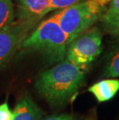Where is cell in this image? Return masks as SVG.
Listing matches in <instances>:
<instances>
[{
	"mask_svg": "<svg viewBox=\"0 0 119 120\" xmlns=\"http://www.w3.org/2000/svg\"><path fill=\"white\" fill-rule=\"evenodd\" d=\"M84 75L85 70L65 60L40 74L35 89L50 105L60 106L77 93Z\"/></svg>",
	"mask_w": 119,
	"mask_h": 120,
	"instance_id": "1",
	"label": "cell"
},
{
	"mask_svg": "<svg viewBox=\"0 0 119 120\" xmlns=\"http://www.w3.org/2000/svg\"><path fill=\"white\" fill-rule=\"evenodd\" d=\"M71 42L54 16L43 21L22 43L24 51L40 53L50 63H60L66 57Z\"/></svg>",
	"mask_w": 119,
	"mask_h": 120,
	"instance_id": "2",
	"label": "cell"
},
{
	"mask_svg": "<svg viewBox=\"0 0 119 120\" xmlns=\"http://www.w3.org/2000/svg\"><path fill=\"white\" fill-rule=\"evenodd\" d=\"M112 0H84L60 9L53 16L71 41L102 16Z\"/></svg>",
	"mask_w": 119,
	"mask_h": 120,
	"instance_id": "3",
	"label": "cell"
},
{
	"mask_svg": "<svg viewBox=\"0 0 119 120\" xmlns=\"http://www.w3.org/2000/svg\"><path fill=\"white\" fill-rule=\"evenodd\" d=\"M102 34L97 27L89 28L69 44L66 60L86 70L102 52Z\"/></svg>",
	"mask_w": 119,
	"mask_h": 120,
	"instance_id": "4",
	"label": "cell"
},
{
	"mask_svg": "<svg viewBox=\"0 0 119 120\" xmlns=\"http://www.w3.org/2000/svg\"><path fill=\"white\" fill-rule=\"evenodd\" d=\"M36 22L18 19L0 30V68L6 64L19 49Z\"/></svg>",
	"mask_w": 119,
	"mask_h": 120,
	"instance_id": "5",
	"label": "cell"
},
{
	"mask_svg": "<svg viewBox=\"0 0 119 120\" xmlns=\"http://www.w3.org/2000/svg\"><path fill=\"white\" fill-rule=\"evenodd\" d=\"M50 0H16L18 19L37 22L47 14Z\"/></svg>",
	"mask_w": 119,
	"mask_h": 120,
	"instance_id": "6",
	"label": "cell"
},
{
	"mask_svg": "<svg viewBox=\"0 0 119 120\" xmlns=\"http://www.w3.org/2000/svg\"><path fill=\"white\" fill-rule=\"evenodd\" d=\"M13 114V120H41L43 112L29 94H23L17 100Z\"/></svg>",
	"mask_w": 119,
	"mask_h": 120,
	"instance_id": "7",
	"label": "cell"
},
{
	"mask_svg": "<svg viewBox=\"0 0 119 120\" xmlns=\"http://www.w3.org/2000/svg\"><path fill=\"white\" fill-rule=\"evenodd\" d=\"M98 102H105L113 98L119 91V79H105L94 84L88 88Z\"/></svg>",
	"mask_w": 119,
	"mask_h": 120,
	"instance_id": "8",
	"label": "cell"
},
{
	"mask_svg": "<svg viewBox=\"0 0 119 120\" xmlns=\"http://www.w3.org/2000/svg\"><path fill=\"white\" fill-rule=\"evenodd\" d=\"M105 75L109 78H119V37L108 50L105 60Z\"/></svg>",
	"mask_w": 119,
	"mask_h": 120,
	"instance_id": "9",
	"label": "cell"
},
{
	"mask_svg": "<svg viewBox=\"0 0 119 120\" xmlns=\"http://www.w3.org/2000/svg\"><path fill=\"white\" fill-rule=\"evenodd\" d=\"M14 8L12 0H0V30L14 22Z\"/></svg>",
	"mask_w": 119,
	"mask_h": 120,
	"instance_id": "10",
	"label": "cell"
},
{
	"mask_svg": "<svg viewBox=\"0 0 119 120\" xmlns=\"http://www.w3.org/2000/svg\"><path fill=\"white\" fill-rule=\"evenodd\" d=\"M82 1H84V0H50L49 6L47 10V14L53 10L64 9Z\"/></svg>",
	"mask_w": 119,
	"mask_h": 120,
	"instance_id": "11",
	"label": "cell"
},
{
	"mask_svg": "<svg viewBox=\"0 0 119 120\" xmlns=\"http://www.w3.org/2000/svg\"><path fill=\"white\" fill-rule=\"evenodd\" d=\"M118 16H119V0H112L101 16V21H106Z\"/></svg>",
	"mask_w": 119,
	"mask_h": 120,
	"instance_id": "12",
	"label": "cell"
},
{
	"mask_svg": "<svg viewBox=\"0 0 119 120\" xmlns=\"http://www.w3.org/2000/svg\"><path fill=\"white\" fill-rule=\"evenodd\" d=\"M104 29L108 34L118 37H119V16L102 21Z\"/></svg>",
	"mask_w": 119,
	"mask_h": 120,
	"instance_id": "13",
	"label": "cell"
},
{
	"mask_svg": "<svg viewBox=\"0 0 119 120\" xmlns=\"http://www.w3.org/2000/svg\"><path fill=\"white\" fill-rule=\"evenodd\" d=\"M13 112L10 110L8 103L0 105V120H13Z\"/></svg>",
	"mask_w": 119,
	"mask_h": 120,
	"instance_id": "14",
	"label": "cell"
},
{
	"mask_svg": "<svg viewBox=\"0 0 119 120\" xmlns=\"http://www.w3.org/2000/svg\"><path fill=\"white\" fill-rule=\"evenodd\" d=\"M42 120H79V119H77L73 115L64 113V114L54 115V116H48Z\"/></svg>",
	"mask_w": 119,
	"mask_h": 120,
	"instance_id": "15",
	"label": "cell"
}]
</instances>
